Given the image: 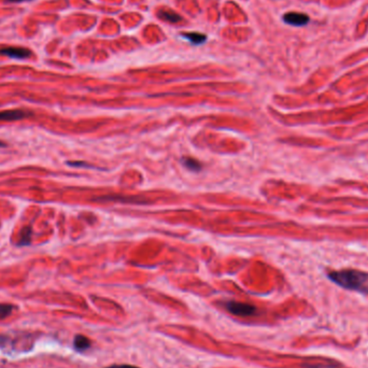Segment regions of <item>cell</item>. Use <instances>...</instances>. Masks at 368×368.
<instances>
[{
    "mask_svg": "<svg viewBox=\"0 0 368 368\" xmlns=\"http://www.w3.org/2000/svg\"><path fill=\"white\" fill-rule=\"evenodd\" d=\"M73 346L74 349L79 352H83L87 350L90 346V341L87 337H85L83 335H77L73 339Z\"/></svg>",
    "mask_w": 368,
    "mask_h": 368,
    "instance_id": "52a82bcc",
    "label": "cell"
},
{
    "mask_svg": "<svg viewBox=\"0 0 368 368\" xmlns=\"http://www.w3.org/2000/svg\"><path fill=\"white\" fill-rule=\"evenodd\" d=\"M28 113L23 110H4L0 111V122H6V121H20L25 119Z\"/></svg>",
    "mask_w": 368,
    "mask_h": 368,
    "instance_id": "5b68a950",
    "label": "cell"
},
{
    "mask_svg": "<svg viewBox=\"0 0 368 368\" xmlns=\"http://www.w3.org/2000/svg\"><path fill=\"white\" fill-rule=\"evenodd\" d=\"M283 20L285 23L293 26H305L309 22V17L303 13L290 12L284 14Z\"/></svg>",
    "mask_w": 368,
    "mask_h": 368,
    "instance_id": "277c9868",
    "label": "cell"
},
{
    "mask_svg": "<svg viewBox=\"0 0 368 368\" xmlns=\"http://www.w3.org/2000/svg\"><path fill=\"white\" fill-rule=\"evenodd\" d=\"M0 55L15 58V60H26V58H29L33 55V53H31L29 49H26V47L8 46L0 50Z\"/></svg>",
    "mask_w": 368,
    "mask_h": 368,
    "instance_id": "3957f363",
    "label": "cell"
},
{
    "mask_svg": "<svg viewBox=\"0 0 368 368\" xmlns=\"http://www.w3.org/2000/svg\"><path fill=\"white\" fill-rule=\"evenodd\" d=\"M181 35H182L185 39H188L191 43H193V44L205 43V41L207 40V36L204 34H199V33H182Z\"/></svg>",
    "mask_w": 368,
    "mask_h": 368,
    "instance_id": "ba28073f",
    "label": "cell"
},
{
    "mask_svg": "<svg viewBox=\"0 0 368 368\" xmlns=\"http://www.w3.org/2000/svg\"><path fill=\"white\" fill-rule=\"evenodd\" d=\"M4 146H6V145H4V143H3V142L0 141V147H4Z\"/></svg>",
    "mask_w": 368,
    "mask_h": 368,
    "instance_id": "5bb4252c",
    "label": "cell"
},
{
    "mask_svg": "<svg viewBox=\"0 0 368 368\" xmlns=\"http://www.w3.org/2000/svg\"><path fill=\"white\" fill-rule=\"evenodd\" d=\"M105 368H139L137 366H134V365H127V364H121V365H111V366H108V367H105Z\"/></svg>",
    "mask_w": 368,
    "mask_h": 368,
    "instance_id": "7c38bea8",
    "label": "cell"
},
{
    "mask_svg": "<svg viewBox=\"0 0 368 368\" xmlns=\"http://www.w3.org/2000/svg\"><path fill=\"white\" fill-rule=\"evenodd\" d=\"M227 310L238 317H250L253 316L257 311V308L250 305V303H239V302H228L226 303Z\"/></svg>",
    "mask_w": 368,
    "mask_h": 368,
    "instance_id": "7a4b0ae2",
    "label": "cell"
},
{
    "mask_svg": "<svg viewBox=\"0 0 368 368\" xmlns=\"http://www.w3.org/2000/svg\"><path fill=\"white\" fill-rule=\"evenodd\" d=\"M30 240H31V229L27 227L24 229V233L22 235V237H21L20 243L21 245H26L30 242Z\"/></svg>",
    "mask_w": 368,
    "mask_h": 368,
    "instance_id": "30bf717a",
    "label": "cell"
},
{
    "mask_svg": "<svg viewBox=\"0 0 368 368\" xmlns=\"http://www.w3.org/2000/svg\"><path fill=\"white\" fill-rule=\"evenodd\" d=\"M184 164H185V167L191 170H198L200 168L199 164L197 163L195 159H192V158L184 159Z\"/></svg>",
    "mask_w": 368,
    "mask_h": 368,
    "instance_id": "8fae6325",
    "label": "cell"
},
{
    "mask_svg": "<svg viewBox=\"0 0 368 368\" xmlns=\"http://www.w3.org/2000/svg\"><path fill=\"white\" fill-rule=\"evenodd\" d=\"M14 307L10 303H0V320L8 318L12 313Z\"/></svg>",
    "mask_w": 368,
    "mask_h": 368,
    "instance_id": "9c48e42d",
    "label": "cell"
},
{
    "mask_svg": "<svg viewBox=\"0 0 368 368\" xmlns=\"http://www.w3.org/2000/svg\"><path fill=\"white\" fill-rule=\"evenodd\" d=\"M157 17L159 19L166 21V22L168 23H178L181 20H182V18H181L178 13H175L174 11H173V10L165 9V8L158 10Z\"/></svg>",
    "mask_w": 368,
    "mask_h": 368,
    "instance_id": "8992f818",
    "label": "cell"
},
{
    "mask_svg": "<svg viewBox=\"0 0 368 368\" xmlns=\"http://www.w3.org/2000/svg\"><path fill=\"white\" fill-rule=\"evenodd\" d=\"M328 277L336 284L344 289L353 291H362L368 280L367 274L354 269L332 271L328 274Z\"/></svg>",
    "mask_w": 368,
    "mask_h": 368,
    "instance_id": "6da1fadb",
    "label": "cell"
},
{
    "mask_svg": "<svg viewBox=\"0 0 368 368\" xmlns=\"http://www.w3.org/2000/svg\"><path fill=\"white\" fill-rule=\"evenodd\" d=\"M8 2H23V1H27V0H7Z\"/></svg>",
    "mask_w": 368,
    "mask_h": 368,
    "instance_id": "4fadbf2b",
    "label": "cell"
}]
</instances>
